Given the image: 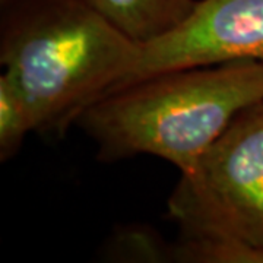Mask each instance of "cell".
<instances>
[{
	"instance_id": "obj_1",
	"label": "cell",
	"mask_w": 263,
	"mask_h": 263,
	"mask_svg": "<svg viewBox=\"0 0 263 263\" xmlns=\"http://www.w3.org/2000/svg\"><path fill=\"white\" fill-rule=\"evenodd\" d=\"M8 8L0 63L38 133L63 135L113 92L139 54V44L85 0H18Z\"/></svg>"
},
{
	"instance_id": "obj_2",
	"label": "cell",
	"mask_w": 263,
	"mask_h": 263,
	"mask_svg": "<svg viewBox=\"0 0 263 263\" xmlns=\"http://www.w3.org/2000/svg\"><path fill=\"white\" fill-rule=\"evenodd\" d=\"M262 100L263 62L234 60L126 85L89 105L78 123L100 160L154 155L184 174L237 114Z\"/></svg>"
},
{
	"instance_id": "obj_3",
	"label": "cell",
	"mask_w": 263,
	"mask_h": 263,
	"mask_svg": "<svg viewBox=\"0 0 263 263\" xmlns=\"http://www.w3.org/2000/svg\"><path fill=\"white\" fill-rule=\"evenodd\" d=\"M181 234L241 240L263 250V100L241 110L168 197Z\"/></svg>"
},
{
	"instance_id": "obj_4",
	"label": "cell",
	"mask_w": 263,
	"mask_h": 263,
	"mask_svg": "<svg viewBox=\"0 0 263 263\" xmlns=\"http://www.w3.org/2000/svg\"><path fill=\"white\" fill-rule=\"evenodd\" d=\"M234 60L263 62V0H197L179 28L139 46L114 91L162 72Z\"/></svg>"
},
{
	"instance_id": "obj_5",
	"label": "cell",
	"mask_w": 263,
	"mask_h": 263,
	"mask_svg": "<svg viewBox=\"0 0 263 263\" xmlns=\"http://www.w3.org/2000/svg\"><path fill=\"white\" fill-rule=\"evenodd\" d=\"M114 28L139 46L177 29L189 19L197 0H85Z\"/></svg>"
},
{
	"instance_id": "obj_6",
	"label": "cell",
	"mask_w": 263,
	"mask_h": 263,
	"mask_svg": "<svg viewBox=\"0 0 263 263\" xmlns=\"http://www.w3.org/2000/svg\"><path fill=\"white\" fill-rule=\"evenodd\" d=\"M170 260L181 263H263V250L241 240L181 234L170 247Z\"/></svg>"
},
{
	"instance_id": "obj_7",
	"label": "cell",
	"mask_w": 263,
	"mask_h": 263,
	"mask_svg": "<svg viewBox=\"0 0 263 263\" xmlns=\"http://www.w3.org/2000/svg\"><path fill=\"white\" fill-rule=\"evenodd\" d=\"M35 124L28 105L5 73L0 75V160L8 161L21 148Z\"/></svg>"
},
{
	"instance_id": "obj_8",
	"label": "cell",
	"mask_w": 263,
	"mask_h": 263,
	"mask_svg": "<svg viewBox=\"0 0 263 263\" xmlns=\"http://www.w3.org/2000/svg\"><path fill=\"white\" fill-rule=\"evenodd\" d=\"M0 2H2L3 6H5V5H6V6H10V5H13V3L18 2V0H0Z\"/></svg>"
}]
</instances>
